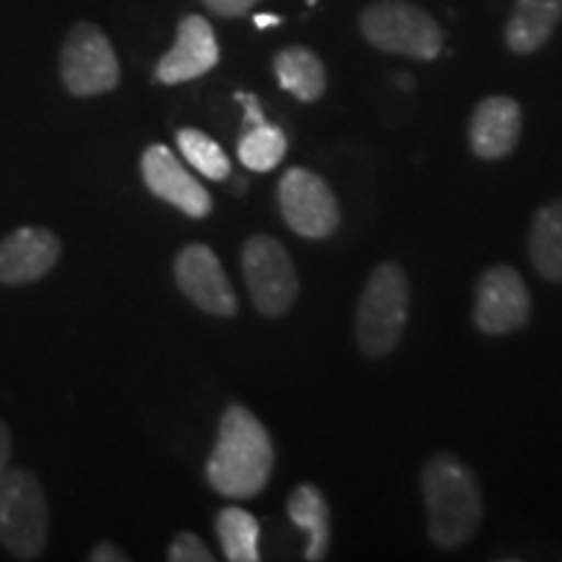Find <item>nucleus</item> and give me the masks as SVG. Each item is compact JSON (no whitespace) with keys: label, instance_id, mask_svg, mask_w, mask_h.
Listing matches in <instances>:
<instances>
[{"label":"nucleus","instance_id":"nucleus-13","mask_svg":"<svg viewBox=\"0 0 562 562\" xmlns=\"http://www.w3.org/2000/svg\"><path fill=\"white\" fill-rule=\"evenodd\" d=\"M58 235L45 227H19L0 240V284L21 286L47 277L60 261Z\"/></svg>","mask_w":562,"mask_h":562},{"label":"nucleus","instance_id":"nucleus-1","mask_svg":"<svg viewBox=\"0 0 562 562\" xmlns=\"http://www.w3.org/2000/svg\"><path fill=\"white\" fill-rule=\"evenodd\" d=\"M419 484L432 544L451 552L472 542L484 518L482 484L472 467L448 451L435 453L422 467Z\"/></svg>","mask_w":562,"mask_h":562},{"label":"nucleus","instance_id":"nucleus-12","mask_svg":"<svg viewBox=\"0 0 562 562\" xmlns=\"http://www.w3.org/2000/svg\"><path fill=\"white\" fill-rule=\"evenodd\" d=\"M216 63H220V42L214 30L199 13H188L180 19L172 47L157 63V81L175 87V83L201 79Z\"/></svg>","mask_w":562,"mask_h":562},{"label":"nucleus","instance_id":"nucleus-2","mask_svg":"<svg viewBox=\"0 0 562 562\" xmlns=\"http://www.w3.org/2000/svg\"><path fill=\"white\" fill-rule=\"evenodd\" d=\"M273 442L263 422L243 404H229L220 419L206 480L224 497L250 501L271 480Z\"/></svg>","mask_w":562,"mask_h":562},{"label":"nucleus","instance_id":"nucleus-11","mask_svg":"<svg viewBox=\"0 0 562 562\" xmlns=\"http://www.w3.org/2000/svg\"><path fill=\"white\" fill-rule=\"evenodd\" d=\"M140 175L157 199L172 203L191 220H203L214 209L206 188L180 165V159L165 144H151L140 154Z\"/></svg>","mask_w":562,"mask_h":562},{"label":"nucleus","instance_id":"nucleus-14","mask_svg":"<svg viewBox=\"0 0 562 562\" xmlns=\"http://www.w3.org/2000/svg\"><path fill=\"white\" fill-rule=\"evenodd\" d=\"M524 112L513 97H487L476 104L469 121V144L472 151L484 161L510 157L521 140Z\"/></svg>","mask_w":562,"mask_h":562},{"label":"nucleus","instance_id":"nucleus-18","mask_svg":"<svg viewBox=\"0 0 562 562\" xmlns=\"http://www.w3.org/2000/svg\"><path fill=\"white\" fill-rule=\"evenodd\" d=\"M529 258L539 277L562 284V199H552L533 214Z\"/></svg>","mask_w":562,"mask_h":562},{"label":"nucleus","instance_id":"nucleus-4","mask_svg":"<svg viewBox=\"0 0 562 562\" xmlns=\"http://www.w3.org/2000/svg\"><path fill=\"white\" fill-rule=\"evenodd\" d=\"M50 510L42 482L30 469L0 472V544L19 560H37L47 547Z\"/></svg>","mask_w":562,"mask_h":562},{"label":"nucleus","instance_id":"nucleus-27","mask_svg":"<svg viewBox=\"0 0 562 562\" xmlns=\"http://www.w3.org/2000/svg\"><path fill=\"white\" fill-rule=\"evenodd\" d=\"M279 16H266V13H261V16H256V26L258 30H266V26H273V24H279Z\"/></svg>","mask_w":562,"mask_h":562},{"label":"nucleus","instance_id":"nucleus-22","mask_svg":"<svg viewBox=\"0 0 562 562\" xmlns=\"http://www.w3.org/2000/svg\"><path fill=\"white\" fill-rule=\"evenodd\" d=\"M167 558L172 562H211L214 554H211L209 547L203 544V539L195 537L193 531H180L178 537L172 539Z\"/></svg>","mask_w":562,"mask_h":562},{"label":"nucleus","instance_id":"nucleus-7","mask_svg":"<svg viewBox=\"0 0 562 562\" xmlns=\"http://www.w3.org/2000/svg\"><path fill=\"white\" fill-rule=\"evenodd\" d=\"M60 79L68 94L74 97H100L117 89L121 63L100 26L91 21H79L70 26L60 47Z\"/></svg>","mask_w":562,"mask_h":562},{"label":"nucleus","instance_id":"nucleus-6","mask_svg":"<svg viewBox=\"0 0 562 562\" xmlns=\"http://www.w3.org/2000/svg\"><path fill=\"white\" fill-rule=\"evenodd\" d=\"M240 261L256 311L266 318L290 313L297 302L300 281L284 245L271 235H252L243 245Z\"/></svg>","mask_w":562,"mask_h":562},{"label":"nucleus","instance_id":"nucleus-25","mask_svg":"<svg viewBox=\"0 0 562 562\" xmlns=\"http://www.w3.org/2000/svg\"><path fill=\"white\" fill-rule=\"evenodd\" d=\"M89 560L91 562H125V560H128V554H125L121 547H115V544H110V542H102V544H97L94 550H91Z\"/></svg>","mask_w":562,"mask_h":562},{"label":"nucleus","instance_id":"nucleus-20","mask_svg":"<svg viewBox=\"0 0 562 562\" xmlns=\"http://www.w3.org/2000/svg\"><path fill=\"white\" fill-rule=\"evenodd\" d=\"M286 154V136L284 131L271 123L252 125L245 128L240 146H237V157L248 170L252 172H269L273 167L281 165Z\"/></svg>","mask_w":562,"mask_h":562},{"label":"nucleus","instance_id":"nucleus-24","mask_svg":"<svg viewBox=\"0 0 562 562\" xmlns=\"http://www.w3.org/2000/svg\"><path fill=\"white\" fill-rule=\"evenodd\" d=\"M237 100H240V102L245 104V128H252V125L266 123L263 110H261V102H258L256 97L245 94V91H240V94H237Z\"/></svg>","mask_w":562,"mask_h":562},{"label":"nucleus","instance_id":"nucleus-17","mask_svg":"<svg viewBox=\"0 0 562 562\" xmlns=\"http://www.w3.org/2000/svg\"><path fill=\"white\" fill-rule=\"evenodd\" d=\"M273 74H277L281 89L290 91L300 102H318L326 94V66L311 47L290 45L279 50L273 58Z\"/></svg>","mask_w":562,"mask_h":562},{"label":"nucleus","instance_id":"nucleus-5","mask_svg":"<svg viewBox=\"0 0 562 562\" xmlns=\"http://www.w3.org/2000/svg\"><path fill=\"white\" fill-rule=\"evenodd\" d=\"M360 32L375 50L435 60L442 53V26L412 0H372L360 13Z\"/></svg>","mask_w":562,"mask_h":562},{"label":"nucleus","instance_id":"nucleus-16","mask_svg":"<svg viewBox=\"0 0 562 562\" xmlns=\"http://www.w3.org/2000/svg\"><path fill=\"white\" fill-rule=\"evenodd\" d=\"M290 521L307 533V562H321L331 544V508L315 484H300L286 501Z\"/></svg>","mask_w":562,"mask_h":562},{"label":"nucleus","instance_id":"nucleus-21","mask_svg":"<svg viewBox=\"0 0 562 562\" xmlns=\"http://www.w3.org/2000/svg\"><path fill=\"white\" fill-rule=\"evenodd\" d=\"M178 149L191 165L209 180H227L232 172L229 157L214 138L203 131L182 128L178 131Z\"/></svg>","mask_w":562,"mask_h":562},{"label":"nucleus","instance_id":"nucleus-9","mask_svg":"<svg viewBox=\"0 0 562 562\" xmlns=\"http://www.w3.org/2000/svg\"><path fill=\"white\" fill-rule=\"evenodd\" d=\"M531 318V292L513 266L497 263L476 281L474 326L487 336H508Z\"/></svg>","mask_w":562,"mask_h":562},{"label":"nucleus","instance_id":"nucleus-10","mask_svg":"<svg viewBox=\"0 0 562 562\" xmlns=\"http://www.w3.org/2000/svg\"><path fill=\"white\" fill-rule=\"evenodd\" d=\"M175 281L180 292L193 302L195 307L209 315L232 318L237 315V294L214 250L209 245L193 243L186 245L175 258Z\"/></svg>","mask_w":562,"mask_h":562},{"label":"nucleus","instance_id":"nucleus-26","mask_svg":"<svg viewBox=\"0 0 562 562\" xmlns=\"http://www.w3.org/2000/svg\"><path fill=\"white\" fill-rule=\"evenodd\" d=\"M13 453V440H11V430L3 419H0V472L9 467Z\"/></svg>","mask_w":562,"mask_h":562},{"label":"nucleus","instance_id":"nucleus-23","mask_svg":"<svg viewBox=\"0 0 562 562\" xmlns=\"http://www.w3.org/2000/svg\"><path fill=\"white\" fill-rule=\"evenodd\" d=\"M203 5L211 13H216V16L222 19H237V16H245V13L256 9L261 0H201Z\"/></svg>","mask_w":562,"mask_h":562},{"label":"nucleus","instance_id":"nucleus-3","mask_svg":"<svg viewBox=\"0 0 562 562\" xmlns=\"http://www.w3.org/2000/svg\"><path fill=\"white\" fill-rule=\"evenodd\" d=\"M409 318V277L396 261L378 263L357 305V344L372 360L389 357L402 341Z\"/></svg>","mask_w":562,"mask_h":562},{"label":"nucleus","instance_id":"nucleus-8","mask_svg":"<svg viewBox=\"0 0 562 562\" xmlns=\"http://www.w3.org/2000/svg\"><path fill=\"white\" fill-rule=\"evenodd\" d=\"M277 199L286 227L305 240H326L339 229V201L321 175L294 167L279 180Z\"/></svg>","mask_w":562,"mask_h":562},{"label":"nucleus","instance_id":"nucleus-15","mask_svg":"<svg viewBox=\"0 0 562 562\" xmlns=\"http://www.w3.org/2000/svg\"><path fill=\"white\" fill-rule=\"evenodd\" d=\"M562 21V0H516L505 24V45L516 55L539 53Z\"/></svg>","mask_w":562,"mask_h":562},{"label":"nucleus","instance_id":"nucleus-19","mask_svg":"<svg viewBox=\"0 0 562 562\" xmlns=\"http://www.w3.org/2000/svg\"><path fill=\"white\" fill-rule=\"evenodd\" d=\"M216 537H220L222 552L229 562H258V537H261V526L256 516H250L243 508H224L216 516Z\"/></svg>","mask_w":562,"mask_h":562}]
</instances>
